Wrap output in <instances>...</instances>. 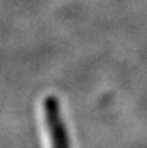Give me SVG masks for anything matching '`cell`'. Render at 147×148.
<instances>
[{"mask_svg": "<svg viewBox=\"0 0 147 148\" xmlns=\"http://www.w3.org/2000/svg\"><path fill=\"white\" fill-rule=\"evenodd\" d=\"M43 122L48 135L49 148H71L65 121L61 114L59 102L52 95L43 99Z\"/></svg>", "mask_w": 147, "mask_h": 148, "instance_id": "cell-1", "label": "cell"}]
</instances>
